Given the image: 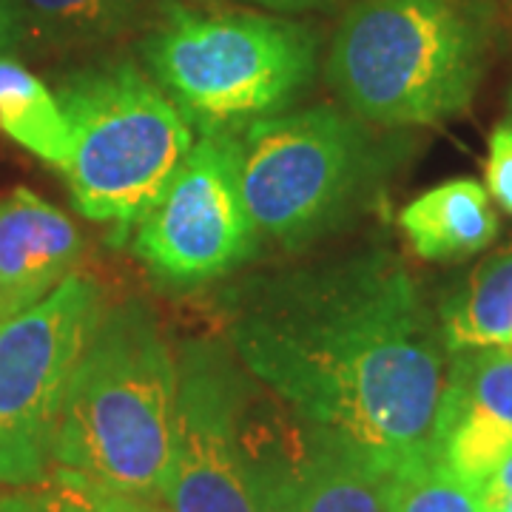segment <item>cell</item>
Listing matches in <instances>:
<instances>
[{"label":"cell","mask_w":512,"mask_h":512,"mask_svg":"<svg viewBox=\"0 0 512 512\" xmlns=\"http://www.w3.org/2000/svg\"><path fill=\"white\" fill-rule=\"evenodd\" d=\"M177 367L174 450L160 501L171 512H259L239 447L245 376L234 353L197 339L177 356Z\"/></svg>","instance_id":"30bf717a"},{"label":"cell","mask_w":512,"mask_h":512,"mask_svg":"<svg viewBox=\"0 0 512 512\" xmlns=\"http://www.w3.org/2000/svg\"><path fill=\"white\" fill-rule=\"evenodd\" d=\"M487 194L507 214H512V126L501 123L490 134L487 143V165H484Z\"/></svg>","instance_id":"d6986e66"},{"label":"cell","mask_w":512,"mask_h":512,"mask_svg":"<svg viewBox=\"0 0 512 512\" xmlns=\"http://www.w3.org/2000/svg\"><path fill=\"white\" fill-rule=\"evenodd\" d=\"M140 262L168 285H205L237 271L256 251L239 194L231 134H200L171 183L131 231Z\"/></svg>","instance_id":"ba28073f"},{"label":"cell","mask_w":512,"mask_h":512,"mask_svg":"<svg viewBox=\"0 0 512 512\" xmlns=\"http://www.w3.org/2000/svg\"><path fill=\"white\" fill-rule=\"evenodd\" d=\"M484 501L490 504V501H498V498H507L512 495V453L504 461H501V467L495 470L493 478L484 484Z\"/></svg>","instance_id":"44dd1931"},{"label":"cell","mask_w":512,"mask_h":512,"mask_svg":"<svg viewBox=\"0 0 512 512\" xmlns=\"http://www.w3.org/2000/svg\"><path fill=\"white\" fill-rule=\"evenodd\" d=\"M507 114H510V120H507V123L512 126V89H510V94H507Z\"/></svg>","instance_id":"cb8c5ba5"},{"label":"cell","mask_w":512,"mask_h":512,"mask_svg":"<svg viewBox=\"0 0 512 512\" xmlns=\"http://www.w3.org/2000/svg\"><path fill=\"white\" fill-rule=\"evenodd\" d=\"M444 413H476L512 433V350H456L447 365Z\"/></svg>","instance_id":"e0dca14e"},{"label":"cell","mask_w":512,"mask_h":512,"mask_svg":"<svg viewBox=\"0 0 512 512\" xmlns=\"http://www.w3.org/2000/svg\"><path fill=\"white\" fill-rule=\"evenodd\" d=\"M390 512H487L484 493L458 481L439 464L387 481Z\"/></svg>","instance_id":"ac0fdd59"},{"label":"cell","mask_w":512,"mask_h":512,"mask_svg":"<svg viewBox=\"0 0 512 512\" xmlns=\"http://www.w3.org/2000/svg\"><path fill=\"white\" fill-rule=\"evenodd\" d=\"M239 194L256 239L302 248L339 228L379 171L359 117L333 106L282 111L231 134Z\"/></svg>","instance_id":"8992f818"},{"label":"cell","mask_w":512,"mask_h":512,"mask_svg":"<svg viewBox=\"0 0 512 512\" xmlns=\"http://www.w3.org/2000/svg\"><path fill=\"white\" fill-rule=\"evenodd\" d=\"M83 237L72 217L29 188L0 197V322L43 302L74 274Z\"/></svg>","instance_id":"8fae6325"},{"label":"cell","mask_w":512,"mask_h":512,"mask_svg":"<svg viewBox=\"0 0 512 512\" xmlns=\"http://www.w3.org/2000/svg\"><path fill=\"white\" fill-rule=\"evenodd\" d=\"M55 97L72 128L63 174L74 208L126 237L194 146L188 120L128 57L66 74Z\"/></svg>","instance_id":"5b68a950"},{"label":"cell","mask_w":512,"mask_h":512,"mask_svg":"<svg viewBox=\"0 0 512 512\" xmlns=\"http://www.w3.org/2000/svg\"><path fill=\"white\" fill-rule=\"evenodd\" d=\"M487 512H512V495L498 498V501H490V504H487Z\"/></svg>","instance_id":"603a6c76"},{"label":"cell","mask_w":512,"mask_h":512,"mask_svg":"<svg viewBox=\"0 0 512 512\" xmlns=\"http://www.w3.org/2000/svg\"><path fill=\"white\" fill-rule=\"evenodd\" d=\"M15 52H20V26L12 0H6L0 6V55H15Z\"/></svg>","instance_id":"ffe728a7"},{"label":"cell","mask_w":512,"mask_h":512,"mask_svg":"<svg viewBox=\"0 0 512 512\" xmlns=\"http://www.w3.org/2000/svg\"><path fill=\"white\" fill-rule=\"evenodd\" d=\"M146 72L200 134H234L311 89L319 37L299 20L165 3L140 43Z\"/></svg>","instance_id":"3957f363"},{"label":"cell","mask_w":512,"mask_h":512,"mask_svg":"<svg viewBox=\"0 0 512 512\" xmlns=\"http://www.w3.org/2000/svg\"><path fill=\"white\" fill-rule=\"evenodd\" d=\"M146 0H12L20 49L69 55L103 46L131 29Z\"/></svg>","instance_id":"4fadbf2b"},{"label":"cell","mask_w":512,"mask_h":512,"mask_svg":"<svg viewBox=\"0 0 512 512\" xmlns=\"http://www.w3.org/2000/svg\"><path fill=\"white\" fill-rule=\"evenodd\" d=\"M256 6H268L276 12H313V9H328L342 0H251Z\"/></svg>","instance_id":"7402d4cb"},{"label":"cell","mask_w":512,"mask_h":512,"mask_svg":"<svg viewBox=\"0 0 512 512\" xmlns=\"http://www.w3.org/2000/svg\"><path fill=\"white\" fill-rule=\"evenodd\" d=\"M399 228L413 254L441 262L490 248L498 237V217L484 185L450 180L404 205Z\"/></svg>","instance_id":"7c38bea8"},{"label":"cell","mask_w":512,"mask_h":512,"mask_svg":"<svg viewBox=\"0 0 512 512\" xmlns=\"http://www.w3.org/2000/svg\"><path fill=\"white\" fill-rule=\"evenodd\" d=\"M177 353L143 299L103 311L57 421L55 467L160 498L177 416Z\"/></svg>","instance_id":"7a4b0ae2"},{"label":"cell","mask_w":512,"mask_h":512,"mask_svg":"<svg viewBox=\"0 0 512 512\" xmlns=\"http://www.w3.org/2000/svg\"><path fill=\"white\" fill-rule=\"evenodd\" d=\"M350 114L379 126H436L476 97L484 32L456 0H356L325 60Z\"/></svg>","instance_id":"277c9868"},{"label":"cell","mask_w":512,"mask_h":512,"mask_svg":"<svg viewBox=\"0 0 512 512\" xmlns=\"http://www.w3.org/2000/svg\"><path fill=\"white\" fill-rule=\"evenodd\" d=\"M447 353L507 348L512 336V245L478 262L441 308Z\"/></svg>","instance_id":"5bb4252c"},{"label":"cell","mask_w":512,"mask_h":512,"mask_svg":"<svg viewBox=\"0 0 512 512\" xmlns=\"http://www.w3.org/2000/svg\"><path fill=\"white\" fill-rule=\"evenodd\" d=\"M220 328L259 387L376 476L436 464L450 362L390 248L248 276L220 296Z\"/></svg>","instance_id":"6da1fadb"},{"label":"cell","mask_w":512,"mask_h":512,"mask_svg":"<svg viewBox=\"0 0 512 512\" xmlns=\"http://www.w3.org/2000/svg\"><path fill=\"white\" fill-rule=\"evenodd\" d=\"M0 131L60 171L69 163L72 128L55 92L12 55H0Z\"/></svg>","instance_id":"9a60e30c"},{"label":"cell","mask_w":512,"mask_h":512,"mask_svg":"<svg viewBox=\"0 0 512 512\" xmlns=\"http://www.w3.org/2000/svg\"><path fill=\"white\" fill-rule=\"evenodd\" d=\"M0 512H171L160 498L52 467L46 476L0 493Z\"/></svg>","instance_id":"2e32d148"},{"label":"cell","mask_w":512,"mask_h":512,"mask_svg":"<svg viewBox=\"0 0 512 512\" xmlns=\"http://www.w3.org/2000/svg\"><path fill=\"white\" fill-rule=\"evenodd\" d=\"M237 433L259 512H390L387 478L268 390L245 382Z\"/></svg>","instance_id":"9c48e42d"},{"label":"cell","mask_w":512,"mask_h":512,"mask_svg":"<svg viewBox=\"0 0 512 512\" xmlns=\"http://www.w3.org/2000/svg\"><path fill=\"white\" fill-rule=\"evenodd\" d=\"M3 3H6V0H0V6H3Z\"/></svg>","instance_id":"d4e9b609"},{"label":"cell","mask_w":512,"mask_h":512,"mask_svg":"<svg viewBox=\"0 0 512 512\" xmlns=\"http://www.w3.org/2000/svg\"><path fill=\"white\" fill-rule=\"evenodd\" d=\"M103 311L97 279L74 271L35 308L0 322V490L55 467L66 387Z\"/></svg>","instance_id":"52a82bcc"}]
</instances>
